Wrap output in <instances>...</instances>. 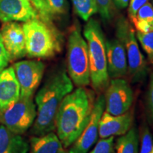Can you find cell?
I'll list each match as a JSON object with an SVG mask.
<instances>
[{
  "label": "cell",
  "mask_w": 153,
  "mask_h": 153,
  "mask_svg": "<svg viewBox=\"0 0 153 153\" xmlns=\"http://www.w3.org/2000/svg\"><path fill=\"white\" fill-rule=\"evenodd\" d=\"M95 99L93 91L81 87L62 100L55 118V130L64 148L71 146L89 123Z\"/></svg>",
  "instance_id": "obj_1"
},
{
  "label": "cell",
  "mask_w": 153,
  "mask_h": 153,
  "mask_svg": "<svg viewBox=\"0 0 153 153\" xmlns=\"http://www.w3.org/2000/svg\"><path fill=\"white\" fill-rule=\"evenodd\" d=\"M74 89V84L65 68L55 70L36 93V118L30 133L35 136L55 131V118L65 97Z\"/></svg>",
  "instance_id": "obj_2"
},
{
  "label": "cell",
  "mask_w": 153,
  "mask_h": 153,
  "mask_svg": "<svg viewBox=\"0 0 153 153\" xmlns=\"http://www.w3.org/2000/svg\"><path fill=\"white\" fill-rule=\"evenodd\" d=\"M84 37L87 43L90 80L94 90L101 94L106 90L110 79L107 72L106 41L102 28L94 19L90 18L84 27Z\"/></svg>",
  "instance_id": "obj_3"
},
{
  "label": "cell",
  "mask_w": 153,
  "mask_h": 153,
  "mask_svg": "<svg viewBox=\"0 0 153 153\" xmlns=\"http://www.w3.org/2000/svg\"><path fill=\"white\" fill-rule=\"evenodd\" d=\"M22 26L28 57L49 58L60 52V36L53 24L37 17L24 22Z\"/></svg>",
  "instance_id": "obj_4"
},
{
  "label": "cell",
  "mask_w": 153,
  "mask_h": 153,
  "mask_svg": "<svg viewBox=\"0 0 153 153\" xmlns=\"http://www.w3.org/2000/svg\"><path fill=\"white\" fill-rule=\"evenodd\" d=\"M67 72L76 87H86L90 85L87 43L81 34L79 28L76 25L70 30L68 36Z\"/></svg>",
  "instance_id": "obj_5"
},
{
  "label": "cell",
  "mask_w": 153,
  "mask_h": 153,
  "mask_svg": "<svg viewBox=\"0 0 153 153\" xmlns=\"http://www.w3.org/2000/svg\"><path fill=\"white\" fill-rule=\"evenodd\" d=\"M116 36L125 47L130 77L133 83L142 82L148 74V65L137 43L135 30L124 18L116 24Z\"/></svg>",
  "instance_id": "obj_6"
},
{
  "label": "cell",
  "mask_w": 153,
  "mask_h": 153,
  "mask_svg": "<svg viewBox=\"0 0 153 153\" xmlns=\"http://www.w3.org/2000/svg\"><path fill=\"white\" fill-rule=\"evenodd\" d=\"M37 114L33 97L22 98L0 112V125L12 133L23 135L32 127Z\"/></svg>",
  "instance_id": "obj_7"
},
{
  "label": "cell",
  "mask_w": 153,
  "mask_h": 153,
  "mask_svg": "<svg viewBox=\"0 0 153 153\" xmlns=\"http://www.w3.org/2000/svg\"><path fill=\"white\" fill-rule=\"evenodd\" d=\"M104 91V111L117 116L130 110L134 97L133 89L127 80L124 78L110 79Z\"/></svg>",
  "instance_id": "obj_8"
},
{
  "label": "cell",
  "mask_w": 153,
  "mask_h": 153,
  "mask_svg": "<svg viewBox=\"0 0 153 153\" xmlns=\"http://www.w3.org/2000/svg\"><path fill=\"white\" fill-rule=\"evenodd\" d=\"M20 87V97L32 98L43 79L45 66L36 60H21L13 65Z\"/></svg>",
  "instance_id": "obj_9"
},
{
  "label": "cell",
  "mask_w": 153,
  "mask_h": 153,
  "mask_svg": "<svg viewBox=\"0 0 153 153\" xmlns=\"http://www.w3.org/2000/svg\"><path fill=\"white\" fill-rule=\"evenodd\" d=\"M105 110L104 94L95 99L91 118L79 137L70 146L68 153H88L99 138V121Z\"/></svg>",
  "instance_id": "obj_10"
},
{
  "label": "cell",
  "mask_w": 153,
  "mask_h": 153,
  "mask_svg": "<svg viewBox=\"0 0 153 153\" xmlns=\"http://www.w3.org/2000/svg\"><path fill=\"white\" fill-rule=\"evenodd\" d=\"M0 36L11 61L26 56V39L22 24L14 22L4 23L0 30Z\"/></svg>",
  "instance_id": "obj_11"
},
{
  "label": "cell",
  "mask_w": 153,
  "mask_h": 153,
  "mask_svg": "<svg viewBox=\"0 0 153 153\" xmlns=\"http://www.w3.org/2000/svg\"><path fill=\"white\" fill-rule=\"evenodd\" d=\"M107 72L109 79L123 78L128 72L125 47L117 37L106 41Z\"/></svg>",
  "instance_id": "obj_12"
},
{
  "label": "cell",
  "mask_w": 153,
  "mask_h": 153,
  "mask_svg": "<svg viewBox=\"0 0 153 153\" xmlns=\"http://www.w3.org/2000/svg\"><path fill=\"white\" fill-rule=\"evenodd\" d=\"M39 17L30 0H0V21L26 22Z\"/></svg>",
  "instance_id": "obj_13"
},
{
  "label": "cell",
  "mask_w": 153,
  "mask_h": 153,
  "mask_svg": "<svg viewBox=\"0 0 153 153\" xmlns=\"http://www.w3.org/2000/svg\"><path fill=\"white\" fill-rule=\"evenodd\" d=\"M133 120V115L130 111L117 116L104 111L99 121V138L124 135L131 128Z\"/></svg>",
  "instance_id": "obj_14"
},
{
  "label": "cell",
  "mask_w": 153,
  "mask_h": 153,
  "mask_svg": "<svg viewBox=\"0 0 153 153\" xmlns=\"http://www.w3.org/2000/svg\"><path fill=\"white\" fill-rule=\"evenodd\" d=\"M20 98V87L13 66L0 72V112Z\"/></svg>",
  "instance_id": "obj_15"
},
{
  "label": "cell",
  "mask_w": 153,
  "mask_h": 153,
  "mask_svg": "<svg viewBox=\"0 0 153 153\" xmlns=\"http://www.w3.org/2000/svg\"><path fill=\"white\" fill-rule=\"evenodd\" d=\"M29 143L22 135L0 125V153H28Z\"/></svg>",
  "instance_id": "obj_16"
},
{
  "label": "cell",
  "mask_w": 153,
  "mask_h": 153,
  "mask_svg": "<svg viewBox=\"0 0 153 153\" xmlns=\"http://www.w3.org/2000/svg\"><path fill=\"white\" fill-rule=\"evenodd\" d=\"M65 150L60 138L54 131L30 137L29 153H60Z\"/></svg>",
  "instance_id": "obj_17"
},
{
  "label": "cell",
  "mask_w": 153,
  "mask_h": 153,
  "mask_svg": "<svg viewBox=\"0 0 153 153\" xmlns=\"http://www.w3.org/2000/svg\"><path fill=\"white\" fill-rule=\"evenodd\" d=\"M139 132L135 127H131L118 138L115 145V153H139Z\"/></svg>",
  "instance_id": "obj_18"
},
{
  "label": "cell",
  "mask_w": 153,
  "mask_h": 153,
  "mask_svg": "<svg viewBox=\"0 0 153 153\" xmlns=\"http://www.w3.org/2000/svg\"><path fill=\"white\" fill-rule=\"evenodd\" d=\"M137 32L148 33L153 30V7L148 2L137 11L131 19Z\"/></svg>",
  "instance_id": "obj_19"
},
{
  "label": "cell",
  "mask_w": 153,
  "mask_h": 153,
  "mask_svg": "<svg viewBox=\"0 0 153 153\" xmlns=\"http://www.w3.org/2000/svg\"><path fill=\"white\" fill-rule=\"evenodd\" d=\"M76 14L85 22L98 12L95 0H71Z\"/></svg>",
  "instance_id": "obj_20"
},
{
  "label": "cell",
  "mask_w": 153,
  "mask_h": 153,
  "mask_svg": "<svg viewBox=\"0 0 153 153\" xmlns=\"http://www.w3.org/2000/svg\"><path fill=\"white\" fill-rule=\"evenodd\" d=\"M50 16L52 19L54 17L65 15L68 11L67 0H44Z\"/></svg>",
  "instance_id": "obj_21"
},
{
  "label": "cell",
  "mask_w": 153,
  "mask_h": 153,
  "mask_svg": "<svg viewBox=\"0 0 153 153\" xmlns=\"http://www.w3.org/2000/svg\"><path fill=\"white\" fill-rule=\"evenodd\" d=\"M136 38L148 55L151 65H153V30L148 33L137 32Z\"/></svg>",
  "instance_id": "obj_22"
},
{
  "label": "cell",
  "mask_w": 153,
  "mask_h": 153,
  "mask_svg": "<svg viewBox=\"0 0 153 153\" xmlns=\"http://www.w3.org/2000/svg\"><path fill=\"white\" fill-rule=\"evenodd\" d=\"M114 137L100 138L95 144L93 150L89 153H115Z\"/></svg>",
  "instance_id": "obj_23"
},
{
  "label": "cell",
  "mask_w": 153,
  "mask_h": 153,
  "mask_svg": "<svg viewBox=\"0 0 153 153\" xmlns=\"http://www.w3.org/2000/svg\"><path fill=\"white\" fill-rule=\"evenodd\" d=\"M140 148L139 153H150L153 148L152 137L150 130L146 126L142 128L140 135Z\"/></svg>",
  "instance_id": "obj_24"
},
{
  "label": "cell",
  "mask_w": 153,
  "mask_h": 153,
  "mask_svg": "<svg viewBox=\"0 0 153 153\" xmlns=\"http://www.w3.org/2000/svg\"><path fill=\"white\" fill-rule=\"evenodd\" d=\"M98 12L104 22H108L112 15V0H95Z\"/></svg>",
  "instance_id": "obj_25"
},
{
  "label": "cell",
  "mask_w": 153,
  "mask_h": 153,
  "mask_svg": "<svg viewBox=\"0 0 153 153\" xmlns=\"http://www.w3.org/2000/svg\"><path fill=\"white\" fill-rule=\"evenodd\" d=\"M30 2L37 11L39 17L42 20L49 24H53V19L50 16L44 0H30Z\"/></svg>",
  "instance_id": "obj_26"
},
{
  "label": "cell",
  "mask_w": 153,
  "mask_h": 153,
  "mask_svg": "<svg viewBox=\"0 0 153 153\" xmlns=\"http://www.w3.org/2000/svg\"><path fill=\"white\" fill-rule=\"evenodd\" d=\"M148 2V0H130L128 4V14L130 20L136 14L137 11L139 10L143 5Z\"/></svg>",
  "instance_id": "obj_27"
},
{
  "label": "cell",
  "mask_w": 153,
  "mask_h": 153,
  "mask_svg": "<svg viewBox=\"0 0 153 153\" xmlns=\"http://www.w3.org/2000/svg\"><path fill=\"white\" fill-rule=\"evenodd\" d=\"M11 62L10 57L4 46L1 36H0V72L8 67Z\"/></svg>",
  "instance_id": "obj_28"
},
{
  "label": "cell",
  "mask_w": 153,
  "mask_h": 153,
  "mask_svg": "<svg viewBox=\"0 0 153 153\" xmlns=\"http://www.w3.org/2000/svg\"><path fill=\"white\" fill-rule=\"evenodd\" d=\"M148 105L150 116L153 121V72L150 74V83L148 92Z\"/></svg>",
  "instance_id": "obj_29"
},
{
  "label": "cell",
  "mask_w": 153,
  "mask_h": 153,
  "mask_svg": "<svg viewBox=\"0 0 153 153\" xmlns=\"http://www.w3.org/2000/svg\"><path fill=\"white\" fill-rule=\"evenodd\" d=\"M130 0H113L115 6L119 9H125L128 6Z\"/></svg>",
  "instance_id": "obj_30"
},
{
  "label": "cell",
  "mask_w": 153,
  "mask_h": 153,
  "mask_svg": "<svg viewBox=\"0 0 153 153\" xmlns=\"http://www.w3.org/2000/svg\"><path fill=\"white\" fill-rule=\"evenodd\" d=\"M60 153H68V151H66L65 150H64L63 151H62V152H61Z\"/></svg>",
  "instance_id": "obj_31"
},
{
  "label": "cell",
  "mask_w": 153,
  "mask_h": 153,
  "mask_svg": "<svg viewBox=\"0 0 153 153\" xmlns=\"http://www.w3.org/2000/svg\"><path fill=\"white\" fill-rule=\"evenodd\" d=\"M152 7H153V0H152Z\"/></svg>",
  "instance_id": "obj_32"
},
{
  "label": "cell",
  "mask_w": 153,
  "mask_h": 153,
  "mask_svg": "<svg viewBox=\"0 0 153 153\" xmlns=\"http://www.w3.org/2000/svg\"><path fill=\"white\" fill-rule=\"evenodd\" d=\"M150 153H153V148H152V152H151Z\"/></svg>",
  "instance_id": "obj_33"
},
{
  "label": "cell",
  "mask_w": 153,
  "mask_h": 153,
  "mask_svg": "<svg viewBox=\"0 0 153 153\" xmlns=\"http://www.w3.org/2000/svg\"></svg>",
  "instance_id": "obj_34"
}]
</instances>
